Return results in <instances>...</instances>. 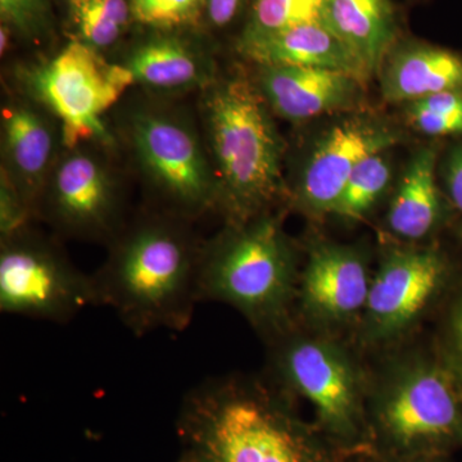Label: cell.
Listing matches in <instances>:
<instances>
[{
    "label": "cell",
    "instance_id": "obj_1",
    "mask_svg": "<svg viewBox=\"0 0 462 462\" xmlns=\"http://www.w3.org/2000/svg\"><path fill=\"white\" fill-rule=\"evenodd\" d=\"M182 220L151 218L116 236L107 261L93 275L100 307L115 311L138 338L158 329H187L199 303L202 248Z\"/></svg>",
    "mask_w": 462,
    "mask_h": 462
},
{
    "label": "cell",
    "instance_id": "obj_2",
    "mask_svg": "<svg viewBox=\"0 0 462 462\" xmlns=\"http://www.w3.org/2000/svg\"><path fill=\"white\" fill-rule=\"evenodd\" d=\"M178 424L187 462H324L276 397L242 380L200 383Z\"/></svg>",
    "mask_w": 462,
    "mask_h": 462
},
{
    "label": "cell",
    "instance_id": "obj_3",
    "mask_svg": "<svg viewBox=\"0 0 462 462\" xmlns=\"http://www.w3.org/2000/svg\"><path fill=\"white\" fill-rule=\"evenodd\" d=\"M203 102L217 207L230 224H242L282 193L284 142L254 81L216 80Z\"/></svg>",
    "mask_w": 462,
    "mask_h": 462
},
{
    "label": "cell",
    "instance_id": "obj_4",
    "mask_svg": "<svg viewBox=\"0 0 462 462\" xmlns=\"http://www.w3.org/2000/svg\"><path fill=\"white\" fill-rule=\"evenodd\" d=\"M293 276V254L281 221L258 215L231 224L200 254L199 300L229 303L257 324H278Z\"/></svg>",
    "mask_w": 462,
    "mask_h": 462
},
{
    "label": "cell",
    "instance_id": "obj_5",
    "mask_svg": "<svg viewBox=\"0 0 462 462\" xmlns=\"http://www.w3.org/2000/svg\"><path fill=\"white\" fill-rule=\"evenodd\" d=\"M23 80L32 99L60 121V141L69 151L90 141L112 144L103 117L135 84L123 63H108L80 41L27 69Z\"/></svg>",
    "mask_w": 462,
    "mask_h": 462
},
{
    "label": "cell",
    "instance_id": "obj_6",
    "mask_svg": "<svg viewBox=\"0 0 462 462\" xmlns=\"http://www.w3.org/2000/svg\"><path fill=\"white\" fill-rule=\"evenodd\" d=\"M88 307H100L93 275L76 269L51 243L32 233L2 243V314L66 322Z\"/></svg>",
    "mask_w": 462,
    "mask_h": 462
},
{
    "label": "cell",
    "instance_id": "obj_7",
    "mask_svg": "<svg viewBox=\"0 0 462 462\" xmlns=\"http://www.w3.org/2000/svg\"><path fill=\"white\" fill-rule=\"evenodd\" d=\"M134 153L170 212L187 218L217 207L209 156L190 125L162 111H142L130 124Z\"/></svg>",
    "mask_w": 462,
    "mask_h": 462
},
{
    "label": "cell",
    "instance_id": "obj_8",
    "mask_svg": "<svg viewBox=\"0 0 462 462\" xmlns=\"http://www.w3.org/2000/svg\"><path fill=\"white\" fill-rule=\"evenodd\" d=\"M401 142L393 125L375 116L354 112L319 136L300 167L297 197L316 214H334L349 176L373 154Z\"/></svg>",
    "mask_w": 462,
    "mask_h": 462
},
{
    "label": "cell",
    "instance_id": "obj_9",
    "mask_svg": "<svg viewBox=\"0 0 462 462\" xmlns=\"http://www.w3.org/2000/svg\"><path fill=\"white\" fill-rule=\"evenodd\" d=\"M54 167L42 191L41 208L58 230L79 238H115L120 196L107 167L71 149Z\"/></svg>",
    "mask_w": 462,
    "mask_h": 462
},
{
    "label": "cell",
    "instance_id": "obj_10",
    "mask_svg": "<svg viewBox=\"0 0 462 462\" xmlns=\"http://www.w3.org/2000/svg\"><path fill=\"white\" fill-rule=\"evenodd\" d=\"M258 90L273 115L291 121L330 114L360 112L366 85L330 69L294 66H257Z\"/></svg>",
    "mask_w": 462,
    "mask_h": 462
},
{
    "label": "cell",
    "instance_id": "obj_11",
    "mask_svg": "<svg viewBox=\"0 0 462 462\" xmlns=\"http://www.w3.org/2000/svg\"><path fill=\"white\" fill-rule=\"evenodd\" d=\"M383 424L397 445L415 447L456 436L462 418L446 379L436 372H419L389 397Z\"/></svg>",
    "mask_w": 462,
    "mask_h": 462
},
{
    "label": "cell",
    "instance_id": "obj_12",
    "mask_svg": "<svg viewBox=\"0 0 462 462\" xmlns=\"http://www.w3.org/2000/svg\"><path fill=\"white\" fill-rule=\"evenodd\" d=\"M238 51L257 66H294L330 69L369 83L372 72L324 21L303 23L263 36L238 41Z\"/></svg>",
    "mask_w": 462,
    "mask_h": 462
},
{
    "label": "cell",
    "instance_id": "obj_13",
    "mask_svg": "<svg viewBox=\"0 0 462 462\" xmlns=\"http://www.w3.org/2000/svg\"><path fill=\"white\" fill-rule=\"evenodd\" d=\"M282 374L338 431L352 428L356 413L354 382L342 358L314 342L293 343L282 352Z\"/></svg>",
    "mask_w": 462,
    "mask_h": 462
},
{
    "label": "cell",
    "instance_id": "obj_14",
    "mask_svg": "<svg viewBox=\"0 0 462 462\" xmlns=\"http://www.w3.org/2000/svg\"><path fill=\"white\" fill-rule=\"evenodd\" d=\"M443 275L433 251H397L370 285L367 309L384 329L402 327L424 309Z\"/></svg>",
    "mask_w": 462,
    "mask_h": 462
},
{
    "label": "cell",
    "instance_id": "obj_15",
    "mask_svg": "<svg viewBox=\"0 0 462 462\" xmlns=\"http://www.w3.org/2000/svg\"><path fill=\"white\" fill-rule=\"evenodd\" d=\"M2 171L7 173L36 211L53 163V125L32 105L12 102L2 109Z\"/></svg>",
    "mask_w": 462,
    "mask_h": 462
},
{
    "label": "cell",
    "instance_id": "obj_16",
    "mask_svg": "<svg viewBox=\"0 0 462 462\" xmlns=\"http://www.w3.org/2000/svg\"><path fill=\"white\" fill-rule=\"evenodd\" d=\"M383 98L411 103L445 91H462V57L421 42H398L379 71Z\"/></svg>",
    "mask_w": 462,
    "mask_h": 462
},
{
    "label": "cell",
    "instance_id": "obj_17",
    "mask_svg": "<svg viewBox=\"0 0 462 462\" xmlns=\"http://www.w3.org/2000/svg\"><path fill=\"white\" fill-rule=\"evenodd\" d=\"M123 65L136 84L160 93L206 90L216 81L212 60L203 51L166 32L136 45Z\"/></svg>",
    "mask_w": 462,
    "mask_h": 462
},
{
    "label": "cell",
    "instance_id": "obj_18",
    "mask_svg": "<svg viewBox=\"0 0 462 462\" xmlns=\"http://www.w3.org/2000/svg\"><path fill=\"white\" fill-rule=\"evenodd\" d=\"M370 285L363 261L351 249H312L303 275V297L312 309L334 318L354 314L366 305Z\"/></svg>",
    "mask_w": 462,
    "mask_h": 462
},
{
    "label": "cell",
    "instance_id": "obj_19",
    "mask_svg": "<svg viewBox=\"0 0 462 462\" xmlns=\"http://www.w3.org/2000/svg\"><path fill=\"white\" fill-rule=\"evenodd\" d=\"M322 21L364 60L373 75L400 39L393 0H325Z\"/></svg>",
    "mask_w": 462,
    "mask_h": 462
},
{
    "label": "cell",
    "instance_id": "obj_20",
    "mask_svg": "<svg viewBox=\"0 0 462 462\" xmlns=\"http://www.w3.org/2000/svg\"><path fill=\"white\" fill-rule=\"evenodd\" d=\"M436 167V148L422 147L412 154L388 212L389 227L397 236L421 239L436 225L440 209Z\"/></svg>",
    "mask_w": 462,
    "mask_h": 462
},
{
    "label": "cell",
    "instance_id": "obj_21",
    "mask_svg": "<svg viewBox=\"0 0 462 462\" xmlns=\"http://www.w3.org/2000/svg\"><path fill=\"white\" fill-rule=\"evenodd\" d=\"M78 41L96 51L120 41L134 20L132 0H67Z\"/></svg>",
    "mask_w": 462,
    "mask_h": 462
},
{
    "label": "cell",
    "instance_id": "obj_22",
    "mask_svg": "<svg viewBox=\"0 0 462 462\" xmlns=\"http://www.w3.org/2000/svg\"><path fill=\"white\" fill-rule=\"evenodd\" d=\"M325 0H252L247 23L240 41L263 38L272 33L322 21Z\"/></svg>",
    "mask_w": 462,
    "mask_h": 462
},
{
    "label": "cell",
    "instance_id": "obj_23",
    "mask_svg": "<svg viewBox=\"0 0 462 462\" xmlns=\"http://www.w3.org/2000/svg\"><path fill=\"white\" fill-rule=\"evenodd\" d=\"M392 180V166L387 152L365 158L348 180L334 214L357 220L383 196Z\"/></svg>",
    "mask_w": 462,
    "mask_h": 462
},
{
    "label": "cell",
    "instance_id": "obj_24",
    "mask_svg": "<svg viewBox=\"0 0 462 462\" xmlns=\"http://www.w3.org/2000/svg\"><path fill=\"white\" fill-rule=\"evenodd\" d=\"M406 121L428 136L462 135V91H445L407 103Z\"/></svg>",
    "mask_w": 462,
    "mask_h": 462
},
{
    "label": "cell",
    "instance_id": "obj_25",
    "mask_svg": "<svg viewBox=\"0 0 462 462\" xmlns=\"http://www.w3.org/2000/svg\"><path fill=\"white\" fill-rule=\"evenodd\" d=\"M134 20L161 32L190 26L206 14L207 0H132Z\"/></svg>",
    "mask_w": 462,
    "mask_h": 462
},
{
    "label": "cell",
    "instance_id": "obj_26",
    "mask_svg": "<svg viewBox=\"0 0 462 462\" xmlns=\"http://www.w3.org/2000/svg\"><path fill=\"white\" fill-rule=\"evenodd\" d=\"M35 209L17 189L5 171L0 180V239L2 243L30 233L29 223Z\"/></svg>",
    "mask_w": 462,
    "mask_h": 462
},
{
    "label": "cell",
    "instance_id": "obj_27",
    "mask_svg": "<svg viewBox=\"0 0 462 462\" xmlns=\"http://www.w3.org/2000/svg\"><path fill=\"white\" fill-rule=\"evenodd\" d=\"M48 0H0L3 25L33 36L44 30L48 20Z\"/></svg>",
    "mask_w": 462,
    "mask_h": 462
},
{
    "label": "cell",
    "instance_id": "obj_28",
    "mask_svg": "<svg viewBox=\"0 0 462 462\" xmlns=\"http://www.w3.org/2000/svg\"><path fill=\"white\" fill-rule=\"evenodd\" d=\"M445 181L449 199L462 211V145L455 148L447 160Z\"/></svg>",
    "mask_w": 462,
    "mask_h": 462
},
{
    "label": "cell",
    "instance_id": "obj_29",
    "mask_svg": "<svg viewBox=\"0 0 462 462\" xmlns=\"http://www.w3.org/2000/svg\"><path fill=\"white\" fill-rule=\"evenodd\" d=\"M243 0H207L206 17L217 29L229 25L238 16Z\"/></svg>",
    "mask_w": 462,
    "mask_h": 462
},
{
    "label": "cell",
    "instance_id": "obj_30",
    "mask_svg": "<svg viewBox=\"0 0 462 462\" xmlns=\"http://www.w3.org/2000/svg\"><path fill=\"white\" fill-rule=\"evenodd\" d=\"M9 33H11V29L7 25H3L2 32H0V51H2V54L8 51Z\"/></svg>",
    "mask_w": 462,
    "mask_h": 462
},
{
    "label": "cell",
    "instance_id": "obj_31",
    "mask_svg": "<svg viewBox=\"0 0 462 462\" xmlns=\"http://www.w3.org/2000/svg\"><path fill=\"white\" fill-rule=\"evenodd\" d=\"M456 330H457L458 339H460L462 345V305L460 311H458L457 320H456Z\"/></svg>",
    "mask_w": 462,
    "mask_h": 462
},
{
    "label": "cell",
    "instance_id": "obj_32",
    "mask_svg": "<svg viewBox=\"0 0 462 462\" xmlns=\"http://www.w3.org/2000/svg\"><path fill=\"white\" fill-rule=\"evenodd\" d=\"M181 462H187V461L182 460Z\"/></svg>",
    "mask_w": 462,
    "mask_h": 462
}]
</instances>
